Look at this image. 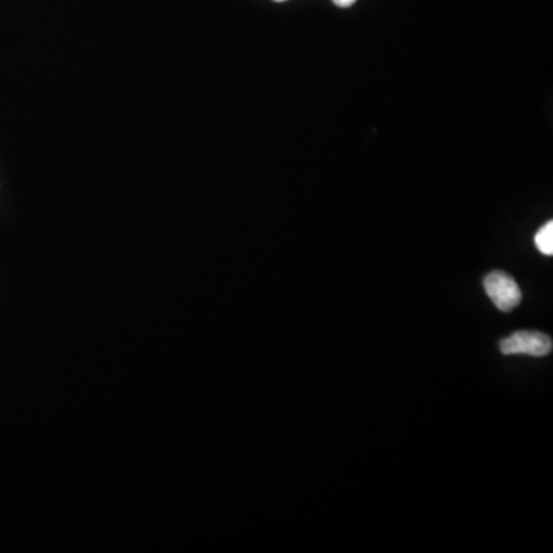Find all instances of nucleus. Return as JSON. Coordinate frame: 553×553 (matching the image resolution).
<instances>
[{"instance_id": "obj_5", "label": "nucleus", "mask_w": 553, "mask_h": 553, "mask_svg": "<svg viewBox=\"0 0 553 553\" xmlns=\"http://www.w3.org/2000/svg\"><path fill=\"white\" fill-rule=\"evenodd\" d=\"M275 2H285V0H275Z\"/></svg>"}, {"instance_id": "obj_1", "label": "nucleus", "mask_w": 553, "mask_h": 553, "mask_svg": "<svg viewBox=\"0 0 553 553\" xmlns=\"http://www.w3.org/2000/svg\"><path fill=\"white\" fill-rule=\"evenodd\" d=\"M484 289L494 305L503 312H510L517 308L520 305L521 297H523L520 286L515 282L514 277H510L506 272L495 271L486 275Z\"/></svg>"}, {"instance_id": "obj_4", "label": "nucleus", "mask_w": 553, "mask_h": 553, "mask_svg": "<svg viewBox=\"0 0 553 553\" xmlns=\"http://www.w3.org/2000/svg\"><path fill=\"white\" fill-rule=\"evenodd\" d=\"M337 7L348 8L355 4V0H332Z\"/></svg>"}, {"instance_id": "obj_2", "label": "nucleus", "mask_w": 553, "mask_h": 553, "mask_svg": "<svg viewBox=\"0 0 553 553\" xmlns=\"http://www.w3.org/2000/svg\"><path fill=\"white\" fill-rule=\"evenodd\" d=\"M552 338L543 332L520 331L504 338L500 349L504 355L526 354L532 357H546L552 352Z\"/></svg>"}, {"instance_id": "obj_3", "label": "nucleus", "mask_w": 553, "mask_h": 553, "mask_svg": "<svg viewBox=\"0 0 553 553\" xmlns=\"http://www.w3.org/2000/svg\"><path fill=\"white\" fill-rule=\"evenodd\" d=\"M535 245L540 249L541 254H553V223L547 222L535 236Z\"/></svg>"}]
</instances>
